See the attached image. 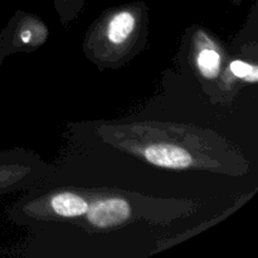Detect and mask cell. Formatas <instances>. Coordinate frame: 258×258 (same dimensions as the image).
<instances>
[{
	"instance_id": "obj_1",
	"label": "cell",
	"mask_w": 258,
	"mask_h": 258,
	"mask_svg": "<svg viewBox=\"0 0 258 258\" xmlns=\"http://www.w3.org/2000/svg\"><path fill=\"white\" fill-rule=\"evenodd\" d=\"M86 125L105 145L164 170L208 171L241 178L251 163L212 128L170 121H93Z\"/></svg>"
},
{
	"instance_id": "obj_2",
	"label": "cell",
	"mask_w": 258,
	"mask_h": 258,
	"mask_svg": "<svg viewBox=\"0 0 258 258\" xmlns=\"http://www.w3.org/2000/svg\"><path fill=\"white\" fill-rule=\"evenodd\" d=\"M201 204L188 198H161L111 186H91L87 213L75 224L90 234L108 233L135 222L169 226L193 216Z\"/></svg>"
},
{
	"instance_id": "obj_3",
	"label": "cell",
	"mask_w": 258,
	"mask_h": 258,
	"mask_svg": "<svg viewBox=\"0 0 258 258\" xmlns=\"http://www.w3.org/2000/svg\"><path fill=\"white\" fill-rule=\"evenodd\" d=\"M150 22L144 4H128L103 13L88 27L85 57L98 70H118L148 48Z\"/></svg>"
},
{
	"instance_id": "obj_4",
	"label": "cell",
	"mask_w": 258,
	"mask_h": 258,
	"mask_svg": "<svg viewBox=\"0 0 258 258\" xmlns=\"http://www.w3.org/2000/svg\"><path fill=\"white\" fill-rule=\"evenodd\" d=\"M25 191L5 209L8 221L20 227L52 222L75 226L90 208L91 186H34Z\"/></svg>"
},
{
	"instance_id": "obj_5",
	"label": "cell",
	"mask_w": 258,
	"mask_h": 258,
	"mask_svg": "<svg viewBox=\"0 0 258 258\" xmlns=\"http://www.w3.org/2000/svg\"><path fill=\"white\" fill-rule=\"evenodd\" d=\"M186 34L189 64L203 92L211 100L228 59V49L218 35L202 25H193L186 30Z\"/></svg>"
},
{
	"instance_id": "obj_6",
	"label": "cell",
	"mask_w": 258,
	"mask_h": 258,
	"mask_svg": "<svg viewBox=\"0 0 258 258\" xmlns=\"http://www.w3.org/2000/svg\"><path fill=\"white\" fill-rule=\"evenodd\" d=\"M54 170V166L29 149L0 150V198L39 186Z\"/></svg>"
},
{
	"instance_id": "obj_7",
	"label": "cell",
	"mask_w": 258,
	"mask_h": 258,
	"mask_svg": "<svg viewBox=\"0 0 258 258\" xmlns=\"http://www.w3.org/2000/svg\"><path fill=\"white\" fill-rule=\"evenodd\" d=\"M257 45L243 47L239 54H229L211 98L213 105L228 106L247 86L258 82Z\"/></svg>"
},
{
	"instance_id": "obj_8",
	"label": "cell",
	"mask_w": 258,
	"mask_h": 258,
	"mask_svg": "<svg viewBox=\"0 0 258 258\" xmlns=\"http://www.w3.org/2000/svg\"><path fill=\"white\" fill-rule=\"evenodd\" d=\"M49 38V28L38 15L17 12L0 30V64L17 53H32Z\"/></svg>"
},
{
	"instance_id": "obj_9",
	"label": "cell",
	"mask_w": 258,
	"mask_h": 258,
	"mask_svg": "<svg viewBox=\"0 0 258 258\" xmlns=\"http://www.w3.org/2000/svg\"><path fill=\"white\" fill-rule=\"evenodd\" d=\"M0 66H2V64H0Z\"/></svg>"
}]
</instances>
